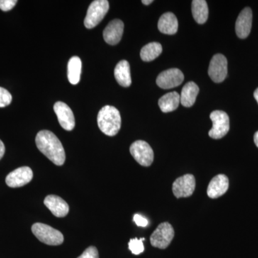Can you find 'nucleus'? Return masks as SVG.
<instances>
[{"label":"nucleus","instance_id":"1","mask_svg":"<svg viewBox=\"0 0 258 258\" xmlns=\"http://www.w3.org/2000/svg\"><path fill=\"white\" fill-rule=\"evenodd\" d=\"M37 149L57 166L63 165L66 152L60 141L50 131L38 132L35 138Z\"/></svg>","mask_w":258,"mask_h":258},{"label":"nucleus","instance_id":"2","mask_svg":"<svg viewBox=\"0 0 258 258\" xmlns=\"http://www.w3.org/2000/svg\"><path fill=\"white\" fill-rule=\"evenodd\" d=\"M98 127L103 134L113 137L118 133L121 126V118L120 112L115 107L106 106L98 112Z\"/></svg>","mask_w":258,"mask_h":258},{"label":"nucleus","instance_id":"3","mask_svg":"<svg viewBox=\"0 0 258 258\" xmlns=\"http://www.w3.org/2000/svg\"><path fill=\"white\" fill-rule=\"evenodd\" d=\"M32 232L40 242L48 245H60L64 241L63 235L60 231L45 224H34Z\"/></svg>","mask_w":258,"mask_h":258},{"label":"nucleus","instance_id":"4","mask_svg":"<svg viewBox=\"0 0 258 258\" xmlns=\"http://www.w3.org/2000/svg\"><path fill=\"white\" fill-rule=\"evenodd\" d=\"M109 10V3L107 0H95L88 8L87 15L84 20L86 28L92 29L97 26Z\"/></svg>","mask_w":258,"mask_h":258},{"label":"nucleus","instance_id":"5","mask_svg":"<svg viewBox=\"0 0 258 258\" xmlns=\"http://www.w3.org/2000/svg\"><path fill=\"white\" fill-rule=\"evenodd\" d=\"M212 128L209 136L214 139L223 138L230 130V118L227 113L222 111H214L210 114Z\"/></svg>","mask_w":258,"mask_h":258},{"label":"nucleus","instance_id":"6","mask_svg":"<svg viewBox=\"0 0 258 258\" xmlns=\"http://www.w3.org/2000/svg\"><path fill=\"white\" fill-rule=\"evenodd\" d=\"M174 237V230L169 222H163L158 226L157 230L153 232L150 237L153 247L166 249L169 247Z\"/></svg>","mask_w":258,"mask_h":258},{"label":"nucleus","instance_id":"7","mask_svg":"<svg viewBox=\"0 0 258 258\" xmlns=\"http://www.w3.org/2000/svg\"><path fill=\"white\" fill-rule=\"evenodd\" d=\"M132 157L140 165L149 166L154 161V152L152 147L144 141H136L130 147Z\"/></svg>","mask_w":258,"mask_h":258},{"label":"nucleus","instance_id":"8","mask_svg":"<svg viewBox=\"0 0 258 258\" xmlns=\"http://www.w3.org/2000/svg\"><path fill=\"white\" fill-rule=\"evenodd\" d=\"M208 74L215 83H221L227 76V60L225 56L216 54L212 57L209 66Z\"/></svg>","mask_w":258,"mask_h":258},{"label":"nucleus","instance_id":"9","mask_svg":"<svg viewBox=\"0 0 258 258\" xmlns=\"http://www.w3.org/2000/svg\"><path fill=\"white\" fill-rule=\"evenodd\" d=\"M196 181L192 174H185L177 178L173 183L172 191L176 198H189L193 195Z\"/></svg>","mask_w":258,"mask_h":258},{"label":"nucleus","instance_id":"10","mask_svg":"<svg viewBox=\"0 0 258 258\" xmlns=\"http://www.w3.org/2000/svg\"><path fill=\"white\" fill-rule=\"evenodd\" d=\"M184 80V74L179 69H171L163 71L158 76L157 84L162 89H171L180 86Z\"/></svg>","mask_w":258,"mask_h":258},{"label":"nucleus","instance_id":"11","mask_svg":"<svg viewBox=\"0 0 258 258\" xmlns=\"http://www.w3.org/2000/svg\"><path fill=\"white\" fill-rule=\"evenodd\" d=\"M33 177V172L28 166L18 168L10 172L6 177V184L10 187H21L30 183Z\"/></svg>","mask_w":258,"mask_h":258},{"label":"nucleus","instance_id":"12","mask_svg":"<svg viewBox=\"0 0 258 258\" xmlns=\"http://www.w3.org/2000/svg\"><path fill=\"white\" fill-rule=\"evenodd\" d=\"M61 127L66 131H72L76 125L74 113L71 108L63 102H56L53 107Z\"/></svg>","mask_w":258,"mask_h":258},{"label":"nucleus","instance_id":"13","mask_svg":"<svg viewBox=\"0 0 258 258\" xmlns=\"http://www.w3.org/2000/svg\"><path fill=\"white\" fill-rule=\"evenodd\" d=\"M252 23V10L249 8H245L239 15L235 23L236 34L239 38L245 39L249 36Z\"/></svg>","mask_w":258,"mask_h":258},{"label":"nucleus","instance_id":"14","mask_svg":"<svg viewBox=\"0 0 258 258\" xmlns=\"http://www.w3.org/2000/svg\"><path fill=\"white\" fill-rule=\"evenodd\" d=\"M124 29V24L121 20H113L108 23L103 31V38L109 45H117L121 40Z\"/></svg>","mask_w":258,"mask_h":258},{"label":"nucleus","instance_id":"15","mask_svg":"<svg viewBox=\"0 0 258 258\" xmlns=\"http://www.w3.org/2000/svg\"><path fill=\"white\" fill-rule=\"evenodd\" d=\"M229 188V179L225 174H218L210 181L208 185L209 198L216 199L227 192Z\"/></svg>","mask_w":258,"mask_h":258},{"label":"nucleus","instance_id":"16","mask_svg":"<svg viewBox=\"0 0 258 258\" xmlns=\"http://www.w3.org/2000/svg\"><path fill=\"white\" fill-rule=\"evenodd\" d=\"M45 206L57 217H64L69 214L68 203L57 195H48L44 200Z\"/></svg>","mask_w":258,"mask_h":258},{"label":"nucleus","instance_id":"17","mask_svg":"<svg viewBox=\"0 0 258 258\" xmlns=\"http://www.w3.org/2000/svg\"><path fill=\"white\" fill-rule=\"evenodd\" d=\"M179 23L175 15L166 13L161 15L158 23L159 31L166 35H174L177 32Z\"/></svg>","mask_w":258,"mask_h":258},{"label":"nucleus","instance_id":"18","mask_svg":"<svg viewBox=\"0 0 258 258\" xmlns=\"http://www.w3.org/2000/svg\"><path fill=\"white\" fill-rule=\"evenodd\" d=\"M115 79L122 87H129L132 85L130 64L128 61L120 60L115 66L114 70Z\"/></svg>","mask_w":258,"mask_h":258},{"label":"nucleus","instance_id":"19","mask_svg":"<svg viewBox=\"0 0 258 258\" xmlns=\"http://www.w3.org/2000/svg\"><path fill=\"white\" fill-rule=\"evenodd\" d=\"M200 88L198 85L194 82H189L183 87L180 94V103L184 107H191L196 101Z\"/></svg>","mask_w":258,"mask_h":258},{"label":"nucleus","instance_id":"20","mask_svg":"<svg viewBox=\"0 0 258 258\" xmlns=\"http://www.w3.org/2000/svg\"><path fill=\"white\" fill-rule=\"evenodd\" d=\"M180 103V95L176 91L168 93L161 97L159 101V106L161 111L164 113H169L175 111Z\"/></svg>","mask_w":258,"mask_h":258},{"label":"nucleus","instance_id":"21","mask_svg":"<svg viewBox=\"0 0 258 258\" xmlns=\"http://www.w3.org/2000/svg\"><path fill=\"white\" fill-rule=\"evenodd\" d=\"M193 18L198 24L206 23L208 19V3L205 0H194L191 3Z\"/></svg>","mask_w":258,"mask_h":258},{"label":"nucleus","instance_id":"22","mask_svg":"<svg viewBox=\"0 0 258 258\" xmlns=\"http://www.w3.org/2000/svg\"><path fill=\"white\" fill-rule=\"evenodd\" d=\"M82 62L78 56H74L70 59L68 64V78L69 82L73 85H76L81 80Z\"/></svg>","mask_w":258,"mask_h":258},{"label":"nucleus","instance_id":"23","mask_svg":"<svg viewBox=\"0 0 258 258\" xmlns=\"http://www.w3.org/2000/svg\"><path fill=\"white\" fill-rule=\"evenodd\" d=\"M162 52V46L159 42H153L142 47L140 56L142 60L150 62L155 60Z\"/></svg>","mask_w":258,"mask_h":258},{"label":"nucleus","instance_id":"24","mask_svg":"<svg viewBox=\"0 0 258 258\" xmlns=\"http://www.w3.org/2000/svg\"><path fill=\"white\" fill-rule=\"evenodd\" d=\"M145 240L144 238L139 239H132L130 242H128V248L132 251V253L134 254H139L142 253L144 251V246L143 241Z\"/></svg>","mask_w":258,"mask_h":258},{"label":"nucleus","instance_id":"25","mask_svg":"<svg viewBox=\"0 0 258 258\" xmlns=\"http://www.w3.org/2000/svg\"><path fill=\"white\" fill-rule=\"evenodd\" d=\"M13 97L8 90L0 87V108L9 106L11 103Z\"/></svg>","mask_w":258,"mask_h":258},{"label":"nucleus","instance_id":"26","mask_svg":"<svg viewBox=\"0 0 258 258\" xmlns=\"http://www.w3.org/2000/svg\"><path fill=\"white\" fill-rule=\"evenodd\" d=\"M78 258H99V254H98V251L96 247L91 246V247H88Z\"/></svg>","mask_w":258,"mask_h":258},{"label":"nucleus","instance_id":"27","mask_svg":"<svg viewBox=\"0 0 258 258\" xmlns=\"http://www.w3.org/2000/svg\"><path fill=\"white\" fill-rule=\"evenodd\" d=\"M17 3V0H0V9L5 12L10 11L14 8Z\"/></svg>","mask_w":258,"mask_h":258},{"label":"nucleus","instance_id":"28","mask_svg":"<svg viewBox=\"0 0 258 258\" xmlns=\"http://www.w3.org/2000/svg\"><path fill=\"white\" fill-rule=\"evenodd\" d=\"M134 221L139 227H147L148 225V220L144 217L139 215H135L134 216Z\"/></svg>","mask_w":258,"mask_h":258},{"label":"nucleus","instance_id":"29","mask_svg":"<svg viewBox=\"0 0 258 258\" xmlns=\"http://www.w3.org/2000/svg\"><path fill=\"white\" fill-rule=\"evenodd\" d=\"M5 152V147L3 142L0 140V160H1L2 158L4 156Z\"/></svg>","mask_w":258,"mask_h":258},{"label":"nucleus","instance_id":"30","mask_svg":"<svg viewBox=\"0 0 258 258\" xmlns=\"http://www.w3.org/2000/svg\"><path fill=\"white\" fill-rule=\"evenodd\" d=\"M254 144H255V145L257 146V147L258 148V131L257 132H256L255 134H254Z\"/></svg>","mask_w":258,"mask_h":258},{"label":"nucleus","instance_id":"31","mask_svg":"<svg viewBox=\"0 0 258 258\" xmlns=\"http://www.w3.org/2000/svg\"><path fill=\"white\" fill-rule=\"evenodd\" d=\"M153 2H154L153 0H143V1H142V3L145 5H149L152 4Z\"/></svg>","mask_w":258,"mask_h":258},{"label":"nucleus","instance_id":"32","mask_svg":"<svg viewBox=\"0 0 258 258\" xmlns=\"http://www.w3.org/2000/svg\"><path fill=\"white\" fill-rule=\"evenodd\" d=\"M254 98H255V100L257 101L258 103V88L255 90V91H254Z\"/></svg>","mask_w":258,"mask_h":258}]
</instances>
